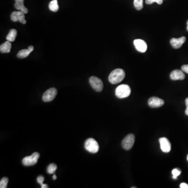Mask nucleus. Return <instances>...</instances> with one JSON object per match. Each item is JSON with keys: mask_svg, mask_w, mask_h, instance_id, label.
<instances>
[{"mask_svg": "<svg viewBox=\"0 0 188 188\" xmlns=\"http://www.w3.org/2000/svg\"><path fill=\"white\" fill-rule=\"evenodd\" d=\"M125 72L121 68H117L111 72L109 76V81L112 84L120 83L125 78Z\"/></svg>", "mask_w": 188, "mask_h": 188, "instance_id": "nucleus-1", "label": "nucleus"}, {"mask_svg": "<svg viewBox=\"0 0 188 188\" xmlns=\"http://www.w3.org/2000/svg\"><path fill=\"white\" fill-rule=\"evenodd\" d=\"M131 92L130 86L128 85L122 84L117 87L115 89V94L117 97L122 99L130 96Z\"/></svg>", "mask_w": 188, "mask_h": 188, "instance_id": "nucleus-2", "label": "nucleus"}, {"mask_svg": "<svg viewBox=\"0 0 188 188\" xmlns=\"http://www.w3.org/2000/svg\"><path fill=\"white\" fill-rule=\"evenodd\" d=\"M85 148L88 152L91 153H96L99 151V146L95 139L89 138L85 141Z\"/></svg>", "mask_w": 188, "mask_h": 188, "instance_id": "nucleus-3", "label": "nucleus"}, {"mask_svg": "<svg viewBox=\"0 0 188 188\" xmlns=\"http://www.w3.org/2000/svg\"><path fill=\"white\" fill-rule=\"evenodd\" d=\"M40 157L39 153L34 152L31 155L26 156L22 161V163L25 166H31L37 164Z\"/></svg>", "mask_w": 188, "mask_h": 188, "instance_id": "nucleus-4", "label": "nucleus"}, {"mask_svg": "<svg viewBox=\"0 0 188 188\" xmlns=\"http://www.w3.org/2000/svg\"><path fill=\"white\" fill-rule=\"evenodd\" d=\"M89 83L92 88L98 92H100L102 91L104 87L102 81L99 78L95 76H92L90 78Z\"/></svg>", "mask_w": 188, "mask_h": 188, "instance_id": "nucleus-5", "label": "nucleus"}, {"mask_svg": "<svg viewBox=\"0 0 188 188\" xmlns=\"http://www.w3.org/2000/svg\"><path fill=\"white\" fill-rule=\"evenodd\" d=\"M135 142V136L133 134L128 135L122 142V148L125 150H130L133 146Z\"/></svg>", "mask_w": 188, "mask_h": 188, "instance_id": "nucleus-6", "label": "nucleus"}, {"mask_svg": "<svg viewBox=\"0 0 188 188\" xmlns=\"http://www.w3.org/2000/svg\"><path fill=\"white\" fill-rule=\"evenodd\" d=\"M57 95V90L55 88L48 89L42 96V100L45 102H49L53 101Z\"/></svg>", "mask_w": 188, "mask_h": 188, "instance_id": "nucleus-7", "label": "nucleus"}, {"mask_svg": "<svg viewBox=\"0 0 188 188\" xmlns=\"http://www.w3.org/2000/svg\"><path fill=\"white\" fill-rule=\"evenodd\" d=\"M11 18L12 21L14 22L19 21L20 23L23 24H25L26 23L25 14L20 11L18 12H13L11 14Z\"/></svg>", "mask_w": 188, "mask_h": 188, "instance_id": "nucleus-8", "label": "nucleus"}, {"mask_svg": "<svg viewBox=\"0 0 188 188\" xmlns=\"http://www.w3.org/2000/svg\"><path fill=\"white\" fill-rule=\"evenodd\" d=\"M134 45L136 50L139 52L144 53L146 52L148 49V45L146 42L142 39H135L134 40Z\"/></svg>", "mask_w": 188, "mask_h": 188, "instance_id": "nucleus-9", "label": "nucleus"}, {"mask_svg": "<svg viewBox=\"0 0 188 188\" xmlns=\"http://www.w3.org/2000/svg\"><path fill=\"white\" fill-rule=\"evenodd\" d=\"M161 149L164 153H169L171 151V144L167 138H160L159 139Z\"/></svg>", "mask_w": 188, "mask_h": 188, "instance_id": "nucleus-10", "label": "nucleus"}, {"mask_svg": "<svg viewBox=\"0 0 188 188\" xmlns=\"http://www.w3.org/2000/svg\"><path fill=\"white\" fill-rule=\"evenodd\" d=\"M164 101L162 99L156 97L150 98L148 101V105L152 108H158L162 107L164 105Z\"/></svg>", "mask_w": 188, "mask_h": 188, "instance_id": "nucleus-11", "label": "nucleus"}, {"mask_svg": "<svg viewBox=\"0 0 188 188\" xmlns=\"http://www.w3.org/2000/svg\"><path fill=\"white\" fill-rule=\"evenodd\" d=\"M186 41V38L181 37L179 38H172L170 40V44L172 47L175 49H179L181 47L182 45Z\"/></svg>", "mask_w": 188, "mask_h": 188, "instance_id": "nucleus-12", "label": "nucleus"}, {"mask_svg": "<svg viewBox=\"0 0 188 188\" xmlns=\"http://www.w3.org/2000/svg\"><path fill=\"white\" fill-rule=\"evenodd\" d=\"M170 78L172 80H183L185 78V75L181 70H176L172 72L170 75Z\"/></svg>", "mask_w": 188, "mask_h": 188, "instance_id": "nucleus-13", "label": "nucleus"}, {"mask_svg": "<svg viewBox=\"0 0 188 188\" xmlns=\"http://www.w3.org/2000/svg\"><path fill=\"white\" fill-rule=\"evenodd\" d=\"M24 1V0H15L14 7L17 10L22 12L25 14H27L28 10L26 7H25Z\"/></svg>", "mask_w": 188, "mask_h": 188, "instance_id": "nucleus-14", "label": "nucleus"}, {"mask_svg": "<svg viewBox=\"0 0 188 188\" xmlns=\"http://www.w3.org/2000/svg\"><path fill=\"white\" fill-rule=\"evenodd\" d=\"M11 43L7 41L0 46V51L1 53H9L11 49Z\"/></svg>", "mask_w": 188, "mask_h": 188, "instance_id": "nucleus-15", "label": "nucleus"}, {"mask_svg": "<svg viewBox=\"0 0 188 188\" xmlns=\"http://www.w3.org/2000/svg\"><path fill=\"white\" fill-rule=\"evenodd\" d=\"M17 32L16 29H12L10 30V32L8 33L7 37V40L10 42H13L16 37Z\"/></svg>", "mask_w": 188, "mask_h": 188, "instance_id": "nucleus-16", "label": "nucleus"}, {"mask_svg": "<svg viewBox=\"0 0 188 188\" xmlns=\"http://www.w3.org/2000/svg\"><path fill=\"white\" fill-rule=\"evenodd\" d=\"M49 8L50 11L54 12H57L58 11L59 9L58 4V1L57 0H52L49 3Z\"/></svg>", "mask_w": 188, "mask_h": 188, "instance_id": "nucleus-17", "label": "nucleus"}, {"mask_svg": "<svg viewBox=\"0 0 188 188\" xmlns=\"http://www.w3.org/2000/svg\"><path fill=\"white\" fill-rule=\"evenodd\" d=\"M31 51L28 50V49H23V50H21L18 52L17 56L18 58H25L29 55V54H31Z\"/></svg>", "mask_w": 188, "mask_h": 188, "instance_id": "nucleus-18", "label": "nucleus"}, {"mask_svg": "<svg viewBox=\"0 0 188 188\" xmlns=\"http://www.w3.org/2000/svg\"><path fill=\"white\" fill-rule=\"evenodd\" d=\"M134 5L136 10H142L143 7V0H134Z\"/></svg>", "mask_w": 188, "mask_h": 188, "instance_id": "nucleus-19", "label": "nucleus"}, {"mask_svg": "<svg viewBox=\"0 0 188 188\" xmlns=\"http://www.w3.org/2000/svg\"><path fill=\"white\" fill-rule=\"evenodd\" d=\"M57 169V166L54 164H51L47 168V172L49 174H52L54 173Z\"/></svg>", "mask_w": 188, "mask_h": 188, "instance_id": "nucleus-20", "label": "nucleus"}, {"mask_svg": "<svg viewBox=\"0 0 188 188\" xmlns=\"http://www.w3.org/2000/svg\"><path fill=\"white\" fill-rule=\"evenodd\" d=\"M8 179L7 177H4L0 181V188H7L8 183Z\"/></svg>", "mask_w": 188, "mask_h": 188, "instance_id": "nucleus-21", "label": "nucleus"}, {"mask_svg": "<svg viewBox=\"0 0 188 188\" xmlns=\"http://www.w3.org/2000/svg\"><path fill=\"white\" fill-rule=\"evenodd\" d=\"M181 172V170L179 169H174L173 170H172V176H173V177H172L173 179H176L177 178V177L180 175Z\"/></svg>", "mask_w": 188, "mask_h": 188, "instance_id": "nucleus-22", "label": "nucleus"}, {"mask_svg": "<svg viewBox=\"0 0 188 188\" xmlns=\"http://www.w3.org/2000/svg\"><path fill=\"white\" fill-rule=\"evenodd\" d=\"M44 180H45V177L42 176H39L37 178V181L38 183H39L40 185H42L44 183Z\"/></svg>", "mask_w": 188, "mask_h": 188, "instance_id": "nucleus-23", "label": "nucleus"}, {"mask_svg": "<svg viewBox=\"0 0 188 188\" xmlns=\"http://www.w3.org/2000/svg\"><path fill=\"white\" fill-rule=\"evenodd\" d=\"M181 70L185 73L188 74V65H182L181 67Z\"/></svg>", "mask_w": 188, "mask_h": 188, "instance_id": "nucleus-24", "label": "nucleus"}, {"mask_svg": "<svg viewBox=\"0 0 188 188\" xmlns=\"http://www.w3.org/2000/svg\"><path fill=\"white\" fill-rule=\"evenodd\" d=\"M186 105V109L185 111V114L186 115H188V98H186L185 101Z\"/></svg>", "mask_w": 188, "mask_h": 188, "instance_id": "nucleus-25", "label": "nucleus"}, {"mask_svg": "<svg viewBox=\"0 0 188 188\" xmlns=\"http://www.w3.org/2000/svg\"><path fill=\"white\" fill-rule=\"evenodd\" d=\"M180 188H188V185L186 183H181L180 185Z\"/></svg>", "mask_w": 188, "mask_h": 188, "instance_id": "nucleus-26", "label": "nucleus"}, {"mask_svg": "<svg viewBox=\"0 0 188 188\" xmlns=\"http://www.w3.org/2000/svg\"><path fill=\"white\" fill-rule=\"evenodd\" d=\"M145 2L147 4H152L154 2H156V0H145Z\"/></svg>", "mask_w": 188, "mask_h": 188, "instance_id": "nucleus-27", "label": "nucleus"}, {"mask_svg": "<svg viewBox=\"0 0 188 188\" xmlns=\"http://www.w3.org/2000/svg\"><path fill=\"white\" fill-rule=\"evenodd\" d=\"M156 2L158 4H159V5H161V4L162 3L163 0H156Z\"/></svg>", "mask_w": 188, "mask_h": 188, "instance_id": "nucleus-28", "label": "nucleus"}, {"mask_svg": "<svg viewBox=\"0 0 188 188\" xmlns=\"http://www.w3.org/2000/svg\"><path fill=\"white\" fill-rule=\"evenodd\" d=\"M48 187H49L48 186L46 185V184H44V183H43L42 185H41V188H48Z\"/></svg>", "mask_w": 188, "mask_h": 188, "instance_id": "nucleus-29", "label": "nucleus"}, {"mask_svg": "<svg viewBox=\"0 0 188 188\" xmlns=\"http://www.w3.org/2000/svg\"><path fill=\"white\" fill-rule=\"evenodd\" d=\"M28 50L31 51V52H32L33 50H34V47H33V45H31V46H29L28 47Z\"/></svg>", "mask_w": 188, "mask_h": 188, "instance_id": "nucleus-30", "label": "nucleus"}, {"mask_svg": "<svg viewBox=\"0 0 188 188\" xmlns=\"http://www.w3.org/2000/svg\"><path fill=\"white\" fill-rule=\"evenodd\" d=\"M52 179H53L54 180H55V179H57V176H56L55 175H54L53 176V177H52Z\"/></svg>", "mask_w": 188, "mask_h": 188, "instance_id": "nucleus-31", "label": "nucleus"}, {"mask_svg": "<svg viewBox=\"0 0 188 188\" xmlns=\"http://www.w3.org/2000/svg\"><path fill=\"white\" fill-rule=\"evenodd\" d=\"M186 29H187V31H188V21H187V27H186Z\"/></svg>", "mask_w": 188, "mask_h": 188, "instance_id": "nucleus-32", "label": "nucleus"}, {"mask_svg": "<svg viewBox=\"0 0 188 188\" xmlns=\"http://www.w3.org/2000/svg\"><path fill=\"white\" fill-rule=\"evenodd\" d=\"M187 160H188V156H187Z\"/></svg>", "mask_w": 188, "mask_h": 188, "instance_id": "nucleus-33", "label": "nucleus"}]
</instances>
